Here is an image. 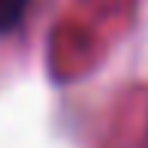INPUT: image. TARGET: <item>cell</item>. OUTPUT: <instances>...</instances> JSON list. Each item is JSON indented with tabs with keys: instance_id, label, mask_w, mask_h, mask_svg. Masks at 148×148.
Returning <instances> with one entry per match:
<instances>
[{
	"instance_id": "1",
	"label": "cell",
	"mask_w": 148,
	"mask_h": 148,
	"mask_svg": "<svg viewBox=\"0 0 148 148\" xmlns=\"http://www.w3.org/2000/svg\"><path fill=\"white\" fill-rule=\"evenodd\" d=\"M21 6H24V0H0V27L15 24L18 15H21Z\"/></svg>"
}]
</instances>
